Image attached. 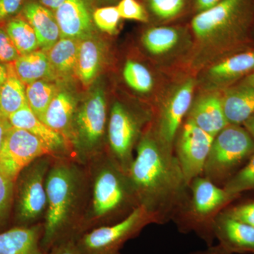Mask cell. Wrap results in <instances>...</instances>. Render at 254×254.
Here are the masks:
<instances>
[{
  "instance_id": "cell-1",
  "label": "cell",
  "mask_w": 254,
  "mask_h": 254,
  "mask_svg": "<svg viewBox=\"0 0 254 254\" xmlns=\"http://www.w3.org/2000/svg\"><path fill=\"white\" fill-rule=\"evenodd\" d=\"M128 175L140 206L154 224L173 221L183 212L190 198V185L173 150L159 142L149 126L136 148Z\"/></svg>"
},
{
  "instance_id": "cell-2",
  "label": "cell",
  "mask_w": 254,
  "mask_h": 254,
  "mask_svg": "<svg viewBox=\"0 0 254 254\" xmlns=\"http://www.w3.org/2000/svg\"><path fill=\"white\" fill-rule=\"evenodd\" d=\"M48 207L43 220L42 247L47 253L55 246L77 240L89 198L86 166L70 157H55L46 178Z\"/></svg>"
},
{
  "instance_id": "cell-3",
  "label": "cell",
  "mask_w": 254,
  "mask_h": 254,
  "mask_svg": "<svg viewBox=\"0 0 254 254\" xmlns=\"http://www.w3.org/2000/svg\"><path fill=\"white\" fill-rule=\"evenodd\" d=\"M191 28L195 40V67L253 48L254 0H222L197 14Z\"/></svg>"
},
{
  "instance_id": "cell-4",
  "label": "cell",
  "mask_w": 254,
  "mask_h": 254,
  "mask_svg": "<svg viewBox=\"0 0 254 254\" xmlns=\"http://www.w3.org/2000/svg\"><path fill=\"white\" fill-rule=\"evenodd\" d=\"M86 166L89 198L82 235L96 227L122 221L140 206L129 175L117 165L108 152L97 155Z\"/></svg>"
},
{
  "instance_id": "cell-5",
  "label": "cell",
  "mask_w": 254,
  "mask_h": 254,
  "mask_svg": "<svg viewBox=\"0 0 254 254\" xmlns=\"http://www.w3.org/2000/svg\"><path fill=\"white\" fill-rule=\"evenodd\" d=\"M108 119L104 91L97 89L75 113L67 141L70 158L86 165L107 151Z\"/></svg>"
},
{
  "instance_id": "cell-6",
  "label": "cell",
  "mask_w": 254,
  "mask_h": 254,
  "mask_svg": "<svg viewBox=\"0 0 254 254\" xmlns=\"http://www.w3.org/2000/svg\"><path fill=\"white\" fill-rule=\"evenodd\" d=\"M190 198L188 205L174 222L179 231L194 232L209 246L215 240L213 223L224 209L231 205L240 195L229 193L203 176L195 177L190 185Z\"/></svg>"
},
{
  "instance_id": "cell-7",
  "label": "cell",
  "mask_w": 254,
  "mask_h": 254,
  "mask_svg": "<svg viewBox=\"0 0 254 254\" xmlns=\"http://www.w3.org/2000/svg\"><path fill=\"white\" fill-rule=\"evenodd\" d=\"M254 154V138L243 125L229 124L215 137L202 176L223 187Z\"/></svg>"
},
{
  "instance_id": "cell-8",
  "label": "cell",
  "mask_w": 254,
  "mask_h": 254,
  "mask_svg": "<svg viewBox=\"0 0 254 254\" xmlns=\"http://www.w3.org/2000/svg\"><path fill=\"white\" fill-rule=\"evenodd\" d=\"M55 157L46 155L23 169L14 185L11 227H28L43 222L48 207L46 178Z\"/></svg>"
},
{
  "instance_id": "cell-9",
  "label": "cell",
  "mask_w": 254,
  "mask_h": 254,
  "mask_svg": "<svg viewBox=\"0 0 254 254\" xmlns=\"http://www.w3.org/2000/svg\"><path fill=\"white\" fill-rule=\"evenodd\" d=\"M152 119L149 112L135 111L121 102H115L112 106L107 130V152L125 173H128L134 159L133 151L145 131L143 127L150 125Z\"/></svg>"
},
{
  "instance_id": "cell-10",
  "label": "cell",
  "mask_w": 254,
  "mask_h": 254,
  "mask_svg": "<svg viewBox=\"0 0 254 254\" xmlns=\"http://www.w3.org/2000/svg\"><path fill=\"white\" fill-rule=\"evenodd\" d=\"M151 224H154L153 218L139 206L122 221L85 232L76 244L82 254H121L125 244Z\"/></svg>"
},
{
  "instance_id": "cell-11",
  "label": "cell",
  "mask_w": 254,
  "mask_h": 254,
  "mask_svg": "<svg viewBox=\"0 0 254 254\" xmlns=\"http://www.w3.org/2000/svg\"><path fill=\"white\" fill-rule=\"evenodd\" d=\"M196 82L190 78L170 92L152 119L150 127L159 142L168 150H173L177 132L186 118L193 100Z\"/></svg>"
},
{
  "instance_id": "cell-12",
  "label": "cell",
  "mask_w": 254,
  "mask_h": 254,
  "mask_svg": "<svg viewBox=\"0 0 254 254\" xmlns=\"http://www.w3.org/2000/svg\"><path fill=\"white\" fill-rule=\"evenodd\" d=\"M214 137L185 118L177 132L173 150L189 185L202 176Z\"/></svg>"
},
{
  "instance_id": "cell-13",
  "label": "cell",
  "mask_w": 254,
  "mask_h": 254,
  "mask_svg": "<svg viewBox=\"0 0 254 254\" xmlns=\"http://www.w3.org/2000/svg\"><path fill=\"white\" fill-rule=\"evenodd\" d=\"M46 155L55 157L36 136L26 130L11 127L0 152V170L15 182L23 169Z\"/></svg>"
},
{
  "instance_id": "cell-14",
  "label": "cell",
  "mask_w": 254,
  "mask_h": 254,
  "mask_svg": "<svg viewBox=\"0 0 254 254\" xmlns=\"http://www.w3.org/2000/svg\"><path fill=\"white\" fill-rule=\"evenodd\" d=\"M254 72V48L210 64L202 78L205 90L223 91Z\"/></svg>"
},
{
  "instance_id": "cell-15",
  "label": "cell",
  "mask_w": 254,
  "mask_h": 254,
  "mask_svg": "<svg viewBox=\"0 0 254 254\" xmlns=\"http://www.w3.org/2000/svg\"><path fill=\"white\" fill-rule=\"evenodd\" d=\"M94 0H65L55 11L60 38L82 40L92 36Z\"/></svg>"
},
{
  "instance_id": "cell-16",
  "label": "cell",
  "mask_w": 254,
  "mask_h": 254,
  "mask_svg": "<svg viewBox=\"0 0 254 254\" xmlns=\"http://www.w3.org/2000/svg\"><path fill=\"white\" fill-rule=\"evenodd\" d=\"M186 118L215 137L229 125L225 113L221 91L206 90L193 100Z\"/></svg>"
},
{
  "instance_id": "cell-17",
  "label": "cell",
  "mask_w": 254,
  "mask_h": 254,
  "mask_svg": "<svg viewBox=\"0 0 254 254\" xmlns=\"http://www.w3.org/2000/svg\"><path fill=\"white\" fill-rule=\"evenodd\" d=\"M215 238L230 253L254 254V227L228 216L223 211L213 223Z\"/></svg>"
},
{
  "instance_id": "cell-18",
  "label": "cell",
  "mask_w": 254,
  "mask_h": 254,
  "mask_svg": "<svg viewBox=\"0 0 254 254\" xmlns=\"http://www.w3.org/2000/svg\"><path fill=\"white\" fill-rule=\"evenodd\" d=\"M8 120L11 127L26 130L39 138L55 157H70L67 143L63 135L37 118L28 105L10 115Z\"/></svg>"
},
{
  "instance_id": "cell-19",
  "label": "cell",
  "mask_w": 254,
  "mask_h": 254,
  "mask_svg": "<svg viewBox=\"0 0 254 254\" xmlns=\"http://www.w3.org/2000/svg\"><path fill=\"white\" fill-rule=\"evenodd\" d=\"M43 232V222L0 232V254H46L42 247Z\"/></svg>"
},
{
  "instance_id": "cell-20",
  "label": "cell",
  "mask_w": 254,
  "mask_h": 254,
  "mask_svg": "<svg viewBox=\"0 0 254 254\" xmlns=\"http://www.w3.org/2000/svg\"><path fill=\"white\" fill-rule=\"evenodd\" d=\"M23 14L36 32L38 44L48 52L59 41L60 31L55 15L41 4L31 1L25 5Z\"/></svg>"
},
{
  "instance_id": "cell-21",
  "label": "cell",
  "mask_w": 254,
  "mask_h": 254,
  "mask_svg": "<svg viewBox=\"0 0 254 254\" xmlns=\"http://www.w3.org/2000/svg\"><path fill=\"white\" fill-rule=\"evenodd\" d=\"M221 91L227 122L230 125H243L254 113V86L237 83Z\"/></svg>"
},
{
  "instance_id": "cell-22",
  "label": "cell",
  "mask_w": 254,
  "mask_h": 254,
  "mask_svg": "<svg viewBox=\"0 0 254 254\" xmlns=\"http://www.w3.org/2000/svg\"><path fill=\"white\" fill-rule=\"evenodd\" d=\"M77 108V102L72 95L68 92H60L52 100L41 121L63 135L67 143Z\"/></svg>"
},
{
  "instance_id": "cell-23",
  "label": "cell",
  "mask_w": 254,
  "mask_h": 254,
  "mask_svg": "<svg viewBox=\"0 0 254 254\" xmlns=\"http://www.w3.org/2000/svg\"><path fill=\"white\" fill-rule=\"evenodd\" d=\"M104 53L103 45L93 35L80 41L75 71L85 86L91 84L99 73Z\"/></svg>"
},
{
  "instance_id": "cell-24",
  "label": "cell",
  "mask_w": 254,
  "mask_h": 254,
  "mask_svg": "<svg viewBox=\"0 0 254 254\" xmlns=\"http://www.w3.org/2000/svg\"><path fill=\"white\" fill-rule=\"evenodd\" d=\"M181 29L171 26H158L147 30L142 36L145 49L153 56L161 58L174 53L181 45Z\"/></svg>"
},
{
  "instance_id": "cell-25",
  "label": "cell",
  "mask_w": 254,
  "mask_h": 254,
  "mask_svg": "<svg viewBox=\"0 0 254 254\" xmlns=\"http://www.w3.org/2000/svg\"><path fill=\"white\" fill-rule=\"evenodd\" d=\"M14 69L23 83L30 84L41 78L53 77L55 71L48 55L43 51L20 55L14 62Z\"/></svg>"
},
{
  "instance_id": "cell-26",
  "label": "cell",
  "mask_w": 254,
  "mask_h": 254,
  "mask_svg": "<svg viewBox=\"0 0 254 254\" xmlns=\"http://www.w3.org/2000/svg\"><path fill=\"white\" fill-rule=\"evenodd\" d=\"M8 75L0 88V115L4 118L28 104L24 83L18 77L14 66L7 64Z\"/></svg>"
},
{
  "instance_id": "cell-27",
  "label": "cell",
  "mask_w": 254,
  "mask_h": 254,
  "mask_svg": "<svg viewBox=\"0 0 254 254\" xmlns=\"http://www.w3.org/2000/svg\"><path fill=\"white\" fill-rule=\"evenodd\" d=\"M81 40L60 38L48 52V57L55 72L68 76L76 71Z\"/></svg>"
},
{
  "instance_id": "cell-28",
  "label": "cell",
  "mask_w": 254,
  "mask_h": 254,
  "mask_svg": "<svg viewBox=\"0 0 254 254\" xmlns=\"http://www.w3.org/2000/svg\"><path fill=\"white\" fill-rule=\"evenodd\" d=\"M6 29L20 55L36 51L39 47L36 32L26 20L11 18L6 25Z\"/></svg>"
},
{
  "instance_id": "cell-29",
  "label": "cell",
  "mask_w": 254,
  "mask_h": 254,
  "mask_svg": "<svg viewBox=\"0 0 254 254\" xmlns=\"http://www.w3.org/2000/svg\"><path fill=\"white\" fill-rule=\"evenodd\" d=\"M26 93L28 106L41 120L52 100L58 94V90L55 85L39 80L28 84Z\"/></svg>"
},
{
  "instance_id": "cell-30",
  "label": "cell",
  "mask_w": 254,
  "mask_h": 254,
  "mask_svg": "<svg viewBox=\"0 0 254 254\" xmlns=\"http://www.w3.org/2000/svg\"><path fill=\"white\" fill-rule=\"evenodd\" d=\"M123 76L127 85L138 93H149L154 87V78L151 72L138 62L128 60L124 66Z\"/></svg>"
},
{
  "instance_id": "cell-31",
  "label": "cell",
  "mask_w": 254,
  "mask_h": 254,
  "mask_svg": "<svg viewBox=\"0 0 254 254\" xmlns=\"http://www.w3.org/2000/svg\"><path fill=\"white\" fill-rule=\"evenodd\" d=\"M14 180L0 170V232L11 227L14 200Z\"/></svg>"
},
{
  "instance_id": "cell-32",
  "label": "cell",
  "mask_w": 254,
  "mask_h": 254,
  "mask_svg": "<svg viewBox=\"0 0 254 254\" xmlns=\"http://www.w3.org/2000/svg\"><path fill=\"white\" fill-rule=\"evenodd\" d=\"M223 188L230 194L240 196L243 192L254 190V154Z\"/></svg>"
},
{
  "instance_id": "cell-33",
  "label": "cell",
  "mask_w": 254,
  "mask_h": 254,
  "mask_svg": "<svg viewBox=\"0 0 254 254\" xmlns=\"http://www.w3.org/2000/svg\"><path fill=\"white\" fill-rule=\"evenodd\" d=\"M187 0H148L150 11L161 20H171L180 16Z\"/></svg>"
},
{
  "instance_id": "cell-34",
  "label": "cell",
  "mask_w": 254,
  "mask_h": 254,
  "mask_svg": "<svg viewBox=\"0 0 254 254\" xmlns=\"http://www.w3.org/2000/svg\"><path fill=\"white\" fill-rule=\"evenodd\" d=\"M93 18L94 24L100 31L113 35L118 31L121 17L117 6H110L95 9Z\"/></svg>"
},
{
  "instance_id": "cell-35",
  "label": "cell",
  "mask_w": 254,
  "mask_h": 254,
  "mask_svg": "<svg viewBox=\"0 0 254 254\" xmlns=\"http://www.w3.org/2000/svg\"><path fill=\"white\" fill-rule=\"evenodd\" d=\"M117 8L121 18L143 23L148 21L146 11L136 0H120Z\"/></svg>"
},
{
  "instance_id": "cell-36",
  "label": "cell",
  "mask_w": 254,
  "mask_h": 254,
  "mask_svg": "<svg viewBox=\"0 0 254 254\" xmlns=\"http://www.w3.org/2000/svg\"><path fill=\"white\" fill-rule=\"evenodd\" d=\"M222 211L228 216L254 227V200L230 205Z\"/></svg>"
},
{
  "instance_id": "cell-37",
  "label": "cell",
  "mask_w": 254,
  "mask_h": 254,
  "mask_svg": "<svg viewBox=\"0 0 254 254\" xmlns=\"http://www.w3.org/2000/svg\"><path fill=\"white\" fill-rule=\"evenodd\" d=\"M19 56V53L7 33L0 28V63L15 62Z\"/></svg>"
},
{
  "instance_id": "cell-38",
  "label": "cell",
  "mask_w": 254,
  "mask_h": 254,
  "mask_svg": "<svg viewBox=\"0 0 254 254\" xmlns=\"http://www.w3.org/2000/svg\"><path fill=\"white\" fill-rule=\"evenodd\" d=\"M24 0H0V22L14 16L21 9Z\"/></svg>"
},
{
  "instance_id": "cell-39",
  "label": "cell",
  "mask_w": 254,
  "mask_h": 254,
  "mask_svg": "<svg viewBox=\"0 0 254 254\" xmlns=\"http://www.w3.org/2000/svg\"><path fill=\"white\" fill-rule=\"evenodd\" d=\"M46 254H82V253L78 250L76 241L69 240L55 246Z\"/></svg>"
},
{
  "instance_id": "cell-40",
  "label": "cell",
  "mask_w": 254,
  "mask_h": 254,
  "mask_svg": "<svg viewBox=\"0 0 254 254\" xmlns=\"http://www.w3.org/2000/svg\"><path fill=\"white\" fill-rule=\"evenodd\" d=\"M222 0H194L195 11L198 14L207 11L216 6Z\"/></svg>"
},
{
  "instance_id": "cell-41",
  "label": "cell",
  "mask_w": 254,
  "mask_h": 254,
  "mask_svg": "<svg viewBox=\"0 0 254 254\" xmlns=\"http://www.w3.org/2000/svg\"><path fill=\"white\" fill-rule=\"evenodd\" d=\"M11 127V125H10L9 120L0 115V152L4 145L5 138H6L8 131Z\"/></svg>"
},
{
  "instance_id": "cell-42",
  "label": "cell",
  "mask_w": 254,
  "mask_h": 254,
  "mask_svg": "<svg viewBox=\"0 0 254 254\" xmlns=\"http://www.w3.org/2000/svg\"><path fill=\"white\" fill-rule=\"evenodd\" d=\"M203 254H232L225 250L221 245L209 246L206 250L203 251Z\"/></svg>"
},
{
  "instance_id": "cell-43",
  "label": "cell",
  "mask_w": 254,
  "mask_h": 254,
  "mask_svg": "<svg viewBox=\"0 0 254 254\" xmlns=\"http://www.w3.org/2000/svg\"><path fill=\"white\" fill-rule=\"evenodd\" d=\"M42 5L52 10H56L65 0H40Z\"/></svg>"
},
{
  "instance_id": "cell-44",
  "label": "cell",
  "mask_w": 254,
  "mask_h": 254,
  "mask_svg": "<svg viewBox=\"0 0 254 254\" xmlns=\"http://www.w3.org/2000/svg\"><path fill=\"white\" fill-rule=\"evenodd\" d=\"M242 125L254 138V113L247 119Z\"/></svg>"
},
{
  "instance_id": "cell-45",
  "label": "cell",
  "mask_w": 254,
  "mask_h": 254,
  "mask_svg": "<svg viewBox=\"0 0 254 254\" xmlns=\"http://www.w3.org/2000/svg\"><path fill=\"white\" fill-rule=\"evenodd\" d=\"M8 75L7 64L0 63V88L4 84Z\"/></svg>"
},
{
  "instance_id": "cell-46",
  "label": "cell",
  "mask_w": 254,
  "mask_h": 254,
  "mask_svg": "<svg viewBox=\"0 0 254 254\" xmlns=\"http://www.w3.org/2000/svg\"><path fill=\"white\" fill-rule=\"evenodd\" d=\"M237 83L254 86V72L251 73L250 75H249V76H247V77L243 78L242 81H240L239 82V83Z\"/></svg>"
},
{
  "instance_id": "cell-47",
  "label": "cell",
  "mask_w": 254,
  "mask_h": 254,
  "mask_svg": "<svg viewBox=\"0 0 254 254\" xmlns=\"http://www.w3.org/2000/svg\"><path fill=\"white\" fill-rule=\"evenodd\" d=\"M187 254H203V251H197V252H191V253Z\"/></svg>"
},
{
  "instance_id": "cell-48",
  "label": "cell",
  "mask_w": 254,
  "mask_h": 254,
  "mask_svg": "<svg viewBox=\"0 0 254 254\" xmlns=\"http://www.w3.org/2000/svg\"><path fill=\"white\" fill-rule=\"evenodd\" d=\"M107 1H116V0H107Z\"/></svg>"
}]
</instances>
